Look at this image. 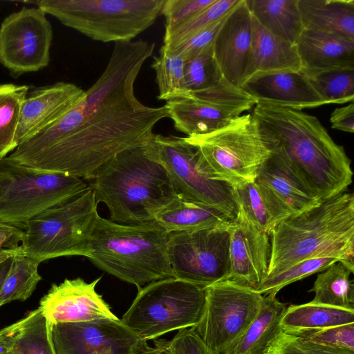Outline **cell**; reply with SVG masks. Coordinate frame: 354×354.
<instances>
[{
  "instance_id": "cell-1",
  "label": "cell",
  "mask_w": 354,
  "mask_h": 354,
  "mask_svg": "<svg viewBox=\"0 0 354 354\" xmlns=\"http://www.w3.org/2000/svg\"><path fill=\"white\" fill-rule=\"evenodd\" d=\"M154 43H115L109 63L82 100L60 119L20 144L3 161L31 170L93 179L106 162L145 146L166 106L142 104L134 84Z\"/></svg>"
},
{
  "instance_id": "cell-2",
  "label": "cell",
  "mask_w": 354,
  "mask_h": 354,
  "mask_svg": "<svg viewBox=\"0 0 354 354\" xmlns=\"http://www.w3.org/2000/svg\"><path fill=\"white\" fill-rule=\"evenodd\" d=\"M251 114L271 150L284 158L319 203L352 183L351 160L317 117L261 103Z\"/></svg>"
},
{
  "instance_id": "cell-3",
  "label": "cell",
  "mask_w": 354,
  "mask_h": 354,
  "mask_svg": "<svg viewBox=\"0 0 354 354\" xmlns=\"http://www.w3.org/2000/svg\"><path fill=\"white\" fill-rule=\"evenodd\" d=\"M266 277L306 259L333 257L353 264L354 196L344 192L280 222L270 234Z\"/></svg>"
},
{
  "instance_id": "cell-4",
  "label": "cell",
  "mask_w": 354,
  "mask_h": 354,
  "mask_svg": "<svg viewBox=\"0 0 354 354\" xmlns=\"http://www.w3.org/2000/svg\"><path fill=\"white\" fill-rule=\"evenodd\" d=\"M91 180L98 203H104L110 220L120 224L154 221L176 197L165 169L148 154L145 145L119 153Z\"/></svg>"
},
{
  "instance_id": "cell-5",
  "label": "cell",
  "mask_w": 354,
  "mask_h": 354,
  "mask_svg": "<svg viewBox=\"0 0 354 354\" xmlns=\"http://www.w3.org/2000/svg\"><path fill=\"white\" fill-rule=\"evenodd\" d=\"M168 234L155 221L120 224L99 216L88 259L98 268L140 288L171 277Z\"/></svg>"
},
{
  "instance_id": "cell-6",
  "label": "cell",
  "mask_w": 354,
  "mask_h": 354,
  "mask_svg": "<svg viewBox=\"0 0 354 354\" xmlns=\"http://www.w3.org/2000/svg\"><path fill=\"white\" fill-rule=\"evenodd\" d=\"M165 0H43L46 14L91 39L131 41L160 15Z\"/></svg>"
},
{
  "instance_id": "cell-7",
  "label": "cell",
  "mask_w": 354,
  "mask_h": 354,
  "mask_svg": "<svg viewBox=\"0 0 354 354\" xmlns=\"http://www.w3.org/2000/svg\"><path fill=\"white\" fill-rule=\"evenodd\" d=\"M184 138L198 150L204 171L232 187L254 181L272 153L251 113L211 132Z\"/></svg>"
},
{
  "instance_id": "cell-8",
  "label": "cell",
  "mask_w": 354,
  "mask_h": 354,
  "mask_svg": "<svg viewBox=\"0 0 354 354\" xmlns=\"http://www.w3.org/2000/svg\"><path fill=\"white\" fill-rule=\"evenodd\" d=\"M205 303L206 287L168 277L139 288L120 320L135 335L147 341L197 326Z\"/></svg>"
},
{
  "instance_id": "cell-9",
  "label": "cell",
  "mask_w": 354,
  "mask_h": 354,
  "mask_svg": "<svg viewBox=\"0 0 354 354\" xmlns=\"http://www.w3.org/2000/svg\"><path fill=\"white\" fill-rule=\"evenodd\" d=\"M97 205L90 186L75 198L42 212L23 230L20 253L40 263L64 256L88 258L91 235L100 216Z\"/></svg>"
},
{
  "instance_id": "cell-10",
  "label": "cell",
  "mask_w": 354,
  "mask_h": 354,
  "mask_svg": "<svg viewBox=\"0 0 354 354\" xmlns=\"http://www.w3.org/2000/svg\"><path fill=\"white\" fill-rule=\"evenodd\" d=\"M90 187L87 180L40 172L0 161V222L24 230L46 210L62 205Z\"/></svg>"
},
{
  "instance_id": "cell-11",
  "label": "cell",
  "mask_w": 354,
  "mask_h": 354,
  "mask_svg": "<svg viewBox=\"0 0 354 354\" xmlns=\"http://www.w3.org/2000/svg\"><path fill=\"white\" fill-rule=\"evenodd\" d=\"M145 148L165 169L176 196L214 207L232 221L236 218L233 187L204 171L198 150L184 138L153 133Z\"/></svg>"
},
{
  "instance_id": "cell-12",
  "label": "cell",
  "mask_w": 354,
  "mask_h": 354,
  "mask_svg": "<svg viewBox=\"0 0 354 354\" xmlns=\"http://www.w3.org/2000/svg\"><path fill=\"white\" fill-rule=\"evenodd\" d=\"M264 295L224 279L206 287V303L199 324L192 327L204 344L222 354L245 330L259 310Z\"/></svg>"
},
{
  "instance_id": "cell-13",
  "label": "cell",
  "mask_w": 354,
  "mask_h": 354,
  "mask_svg": "<svg viewBox=\"0 0 354 354\" xmlns=\"http://www.w3.org/2000/svg\"><path fill=\"white\" fill-rule=\"evenodd\" d=\"M256 100L225 78L215 85L166 102L174 127L190 136L218 129L250 111Z\"/></svg>"
},
{
  "instance_id": "cell-14",
  "label": "cell",
  "mask_w": 354,
  "mask_h": 354,
  "mask_svg": "<svg viewBox=\"0 0 354 354\" xmlns=\"http://www.w3.org/2000/svg\"><path fill=\"white\" fill-rule=\"evenodd\" d=\"M228 228L168 234L172 276L203 287L224 280L230 267Z\"/></svg>"
},
{
  "instance_id": "cell-15",
  "label": "cell",
  "mask_w": 354,
  "mask_h": 354,
  "mask_svg": "<svg viewBox=\"0 0 354 354\" xmlns=\"http://www.w3.org/2000/svg\"><path fill=\"white\" fill-rule=\"evenodd\" d=\"M39 8L24 7L0 26V63L17 75L35 72L50 62L52 26Z\"/></svg>"
},
{
  "instance_id": "cell-16",
  "label": "cell",
  "mask_w": 354,
  "mask_h": 354,
  "mask_svg": "<svg viewBox=\"0 0 354 354\" xmlns=\"http://www.w3.org/2000/svg\"><path fill=\"white\" fill-rule=\"evenodd\" d=\"M50 331L55 354H139L148 346L119 318L59 323Z\"/></svg>"
},
{
  "instance_id": "cell-17",
  "label": "cell",
  "mask_w": 354,
  "mask_h": 354,
  "mask_svg": "<svg viewBox=\"0 0 354 354\" xmlns=\"http://www.w3.org/2000/svg\"><path fill=\"white\" fill-rule=\"evenodd\" d=\"M101 277L87 283L81 278L53 284L40 300L39 308L49 326L101 319H117L95 290Z\"/></svg>"
},
{
  "instance_id": "cell-18",
  "label": "cell",
  "mask_w": 354,
  "mask_h": 354,
  "mask_svg": "<svg viewBox=\"0 0 354 354\" xmlns=\"http://www.w3.org/2000/svg\"><path fill=\"white\" fill-rule=\"evenodd\" d=\"M228 232L230 267L225 279L257 290L268 273L270 236L258 230L240 210Z\"/></svg>"
},
{
  "instance_id": "cell-19",
  "label": "cell",
  "mask_w": 354,
  "mask_h": 354,
  "mask_svg": "<svg viewBox=\"0 0 354 354\" xmlns=\"http://www.w3.org/2000/svg\"><path fill=\"white\" fill-rule=\"evenodd\" d=\"M272 151L258 169L254 182L260 187L281 222L320 203L293 172L284 158Z\"/></svg>"
},
{
  "instance_id": "cell-20",
  "label": "cell",
  "mask_w": 354,
  "mask_h": 354,
  "mask_svg": "<svg viewBox=\"0 0 354 354\" xmlns=\"http://www.w3.org/2000/svg\"><path fill=\"white\" fill-rule=\"evenodd\" d=\"M84 91L68 82H57L28 92L17 130V146L60 119L84 97Z\"/></svg>"
},
{
  "instance_id": "cell-21",
  "label": "cell",
  "mask_w": 354,
  "mask_h": 354,
  "mask_svg": "<svg viewBox=\"0 0 354 354\" xmlns=\"http://www.w3.org/2000/svg\"><path fill=\"white\" fill-rule=\"evenodd\" d=\"M252 39V14L247 0L227 15L213 44V53L223 77L241 87Z\"/></svg>"
},
{
  "instance_id": "cell-22",
  "label": "cell",
  "mask_w": 354,
  "mask_h": 354,
  "mask_svg": "<svg viewBox=\"0 0 354 354\" xmlns=\"http://www.w3.org/2000/svg\"><path fill=\"white\" fill-rule=\"evenodd\" d=\"M257 102L297 111L326 103L301 71H286L250 80L241 86Z\"/></svg>"
},
{
  "instance_id": "cell-23",
  "label": "cell",
  "mask_w": 354,
  "mask_h": 354,
  "mask_svg": "<svg viewBox=\"0 0 354 354\" xmlns=\"http://www.w3.org/2000/svg\"><path fill=\"white\" fill-rule=\"evenodd\" d=\"M252 39L243 84L269 74L301 71L295 44L268 31L252 15Z\"/></svg>"
},
{
  "instance_id": "cell-24",
  "label": "cell",
  "mask_w": 354,
  "mask_h": 354,
  "mask_svg": "<svg viewBox=\"0 0 354 354\" xmlns=\"http://www.w3.org/2000/svg\"><path fill=\"white\" fill-rule=\"evenodd\" d=\"M295 45L306 75L354 68V41L304 29Z\"/></svg>"
},
{
  "instance_id": "cell-25",
  "label": "cell",
  "mask_w": 354,
  "mask_h": 354,
  "mask_svg": "<svg viewBox=\"0 0 354 354\" xmlns=\"http://www.w3.org/2000/svg\"><path fill=\"white\" fill-rule=\"evenodd\" d=\"M304 29L354 41L353 0H298Z\"/></svg>"
},
{
  "instance_id": "cell-26",
  "label": "cell",
  "mask_w": 354,
  "mask_h": 354,
  "mask_svg": "<svg viewBox=\"0 0 354 354\" xmlns=\"http://www.w3.org/2000/svg\"><path fill=\"white\" fill-rule=\"evenodd\" d=\"M154 221L167 234L212 228H228L232 221L220 210L176 196Z\"/></svg>"
},
{
  "instance_id": "cell-27",
  "label": "cell",
  "mask_w": 354,
  "mask_h": 354,
  "mask_svg": "<svg viewBox=\"0 0 354 354\" xmlns=\"http://www.w3.org/2000/svg\"><path fill=\"white\" fill-rule=\"evenodd\" d=\"M286 304L274 295H264L262 305L242 334L222 354H264L281 331L279 323Z\"/></svg>"
},
{
  "instance_id": "cell-28",
  "label": "cell",
  "mask_w": 354,
  "mask_h": 354,
  "mask_svg": "<svg viewBox=\"0 0 354 354\" xmlns=\"http://www.w3.org/2000/svg\"><path fill=\"white\" fill-rule=\"evenodd\" d=\"M352 323L354 310L310 301L287 306L279 327L281 332L303 337L329 327Z\"/></svg>"
},
{
  "instance_id": "cell-29",
  "label": "cell",
  "mask_w": 354,
  "mask_h": 354,
  "mask_svg": "<svg viewBox=\"0 0 354 354\" xmlns=\"http://www.w3.org/2000/svg\"><path fill=\"white\" fill-rule=\"evenodd\" d=\"M252 17L274 35L295 44L304 30L298 0H247Z\"/></svg>"
},
{
  "instance_id": "cell-30",
  "label": "cell",
  "mask_w": 354,
  "mask_h": 354,
  "mask_svg": "<svg viewBox=\"0 0 354 354\" xmlns=\"http://www.w3.org/2000/svg\"><path fill=\"white\" fill-rule=\"evenodd\" d=\"M354 265L338 261L317 277L310 292H315V303L354 310V285L351 279Z\"/></svg>"
},
{
  "instance_id": "cell-31",
  "label": "cell",
  "mask_w": 354,
  "mask_h": 354,
  "mask_svg": "<svg viewBox=\"0 0 354 354\" xmlns=\"http://www.w3.org/2000/svg\"><path fill=\"white\" fill-rule=\"evenodd\" d=\"M28 89L26 85L0 84V161L17 147V130Z\"/></svg>"
},
{
  "instance_id": "cell-32",
  "label": "cell",
  "mask_w": 354,
  "mask_h": 354,
  "mask_svg": "<svg viewBox=\"0 0 354 354\" xmlns=\"http://www.w3.org/2000/svg\"><path fill=\"white\" fill-rule=\"evenodd\" d=\"M40 262L20 253L19 248L0 292V306L13 301H25L41 281L38 267Z\"/></svg>"
},
{
  "instance_id": "cell-33",
  "label": "cell",
  "mask_w": 354,
  "mask_h": 354,
  "mask_svg": "<svg viewBox=\"0 0 354 354\" xmlns=\"http://www.w3.org/2000/svg\"><path fill=\"white\" fill-rule=\"evenodd\" d=\"M233 189L238 210L258 230L270 236L281 220L260 187L253 181Z\"/></svg>"
},
{
  "instance_id": "cell-34",
  "label": "cell",
  "mask_w": 354,
  "mask_h": 354,
  "mask_svg": "<svg viewBox=\"0 0 354 354\" xmlns=\"http://www.w3.org/2000/svg\"><path fill=\"white\" fill-rule=\"evenodd\" d=\"M151 64L156 73L160 100L169 101L188 93L184 76V59L164 45L159 55L154 56Z\"/></svg>"
},
{
  "instance_id": "cell-35",
  "label": "cell",
  "mask_w": 354,
  "mask_h": 354,
  "mask_svg": "<svg viewBox=\"0 0 354 354\" xmlns=\"http://www.w3.org/2000/svg\"><path fill=\"white\" fill-rule=\"evenodd\" d=\"M15 339L14 354H55L50 326L39 308L29 312Z\"/></svg>"
},
{
  "instance_id": "cell-36",
  "label": "cell",
  "mask_w": 354,
  "mask_h": 354,
  "mask_svg": "<svg viewBox=\"0 0 354 354\" xmlns=\"http://www.w3.org/2000/svg\"><path fill=\"white\" fill-rule=\"evenodd\" d=\"M306 75L326 104L353 102L354 68L330 70Z\"/></svg>"
},
{
  "instance_id": "cell-37",
  "label": "cell",
  "mask_w": 354,
  "mask_h": 354,
  "mask_svg": "<svg viewBox=\"0 0 354 354\" xmlns=\"http://www.w3.org/2000/svg\"><path fill=\"white\" fill-rule=\"evenodd\" d=\"M339 261L333 257H318L300 261L286 270L271 277H266L257 291L263 295H274L285 286L325 270Z\"/></svg>"
},
{
  "instance_id": "cell-38",
  "label": "cell",
  "mask_w": 354,
  "mask_h": 354,
  "mask_svg": "<svg viewBox=\"0 0 354 354\" xmlns=\"http://www.w3.org/2000/svg\"><path fill=\"white\" fill-rule=\"evenodd\" d=\"M184 76L188 93L207 89L224 78L214 58L213 45L185 61Z\"/></svg>"
},
{
  "instance_id": "cell-39",
  "label": "cell",
  "mask_w": 354,
  "mask_h": 354,
  "mask_svg": "<svg viewBox=\"0 0 354 354\" xmlns=\"http://www.w3.org/2000/svg\"><path fill=\"white\" fill-rule=\"evenodd\" d=\"M240 0H216L189 21L165 33L163 44L173 46L225 17Z\"/></svg>"
},
{
  "instance_id": "cell-40",
  "label": "cell",
  "mask_w": 354,
  "mask_h": 354,
  "mask_svg": "<svg viewBox=\"0 0 354 354\" xmlns=\"http://www.w3.org/2000/svg\"><path fill=\"white\" fill-rule=\"evenodd\" d=\"M264 354H354L315 343L305 337L280 331Z\"/></svg>"
},
{
  "instance_id": "cell-41",
  "label": "cell",
  "mask_w": 354,
  "mask_h": 354,
  "mask_svg": "<svg viewBox=\"0 0 354 354\" xmlns=\"http://www.w3.org/2000/svg\"><path fill=\"white\" fill-rule=\"evenodd\" d=\"M216 0H165L161 15L165 18V33L183 25Z\"/></svg>"
},
{
  "instance_id": "cell-42",
  "label": "cell",
  "mask_w": 354,
  "mask_h": 354,
  "mask_svg": "<svg viewBox=\"0 0 354 354\" xmlns=\"http://www.w3.org/2000/svg\"><path fill=\"white\" fill-rule=\"evenodd\" d=\"M303 337L330 348L354 353V323L329 327Z\"/></svg>"
},
{
  "instance_id": "cell-43",
  "label": "cell",
  "mask_w": 354,
  "mask_h": 354,
  "mask_svg": "<svg viewBox=\"0 0 354 354\" xmlns=\"http://www.w3.org/2000/svg\"><path fill=\"white\" fill-rule=\"evenodd\" d=\"M227 15L177 44L171 47L165 46L180 55L185 61L189 59L212 46Z\"/></svg>"
},
{
  "instance_id": "cell-44",
  "label": "cell",
  "mask_w": 354,
  "mask_h": 354,
  "mask_svg": "<svg viewBox=\"0 0 354 354\" xmlns=\"http://www.w3.org/2000/svg\"><path fill=\"white\" fill-rule=\"evenodd\" d=\"M167 343L173 354H220L207 346L193 328L180 330Z\"/></svg>"
},
{
  "instance_id": "cell-45",
  "label": "cell",
  "mask_w": 354,
  "mask_h": 354,
  "mask_svg": "<svg viewBox=\"0 0 354 354\" xmlns=\"http://www.w3.org/2000/svg\"><path fill=\"white\" fill-rule=\"evenodd\" d=\"M331 128L348 133L354 132V104L335 108L330 114Z\"/></svg>"
},
{
  "instance_id": "cell-46",
  "label": "cell",
  "mask_w": 354,
  "mask_h": 354,
  "mask_svg": "<svg viewBox=\"0 0 354 354\" xmlns=\"http://www.w3.org/2000/svg\"><path fill=\"white\" fill-rule=\"evenodd\" d=\"M22 318L0 329V354H12L17 335L24 323Z\"/></svg>"
},
{
  "instance_id": "cell-47",
  "label": "cell",
  "mask_w": 354,
  "mask_h": 354,
  "mask_svg": "<svg viewBox=\"0 0 354 354\" xmlns=\"http://www.w3.org/2000/svg\"><path fill=\"white\" fill-rule=\"evenodd\" d=\"M18 241L7 236H0V263L15 256L19 251Z\"/></svg>"
},
{
  "instance_id": "cell-48",
  "label": "cell",
  "mask_w": 354,
  "mask_h": 354,
  "mask_svg": "<svg viewBox=\"0 0 354 354\" xmlns=\"http://www.w3.org/2000/svg\"><path fill=\"white\" fill-rule=\"evenodd\" d=\"M139 354H173L167 341L158 339L154 342L153 346H147Z\"/></svg>"
},
{
  "instance_id": "cell-49",
  "label": "cell",
  "mask_w": 354,
  "mask_h": 354,
  "mask_svg": "<svg viewBox=\"0 0 354 354\" xmlns=\"http://www.w3.org/2000/svg\"><path fill=\"white\" fill-rule=\"evenodd\" d=\"M13 257L8 259L5 261L0 263V292L1 290L2 285L3 283V281L10 269Z\"/></svg>"
},
{
  "instance_id": "cell-50",
  "label": "cell",
  "mask_w": 354,
  "mask_h": 354,
  "mask_svg": "<svg viewBox=\"0 0 354 354\" xmlns=\"http://www.w3.org/2000/svg\"><path fill=\"white\" fill-rule=\"evenodd\" d=\"M12 354H14L13 353Z\"/></svg>"
}]
</instances>
